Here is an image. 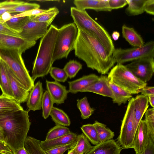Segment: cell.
<instances>
[{
	"label": "cell",
	"mask_w": 154,
	"mask_h": 154,
	"mask_svg": "<svg viewBox=\"0 0 154 154\" xmlns=\"http://www.w3.org/2000/svg\"><path fill=\"white\" fill-rule=\"evenodd\" d=\"M50 115L56 124L64 126L70 125L71 121L67 115L62 110L53 107Z\"/></svg>",
	"instance_id": "28"
},
{
	"label": "cell",
	"mask_w": 154,
	"mask_h": 154,
	"mask_svg": "<svg viewBox=\"0 0 154 154\" xmlns=\"http://www.w3.org/2000/svg\"><path fill=\"white\" fill-rule=\"evenodd\" d=\"M40 141L33 137H27L24 147L29 154H47L41 147Z\"/></svg>",
	"instance_id": "31"
},
{
	"label": "cell",
	"mask_w": 154,
	"mask_h": 154,
	"mask_svg": "<svg viewBox=\"0 0 154 154\" xmlns=\"http://www.w3.org/2000/svg\"><path fill=\"white\" fill-rule=\"evenodd\" d=\"M148 98L149 102L152 107H154V95H149L147 96Z\"/></svg>",
	"instance_id": "55"
},
{
	"label": "cell",
	"mask_w": 154,
	"mask_h": 154,
	"mask_svg": "<svg viewBox=\"0 0 154 154\" xmlns=\"http://www.w3.org/2000/svg\"><path fill=\"white\" fill-rule=\"evenodd\" d=\"M120 36L119 33L117 31H114L112 34V38L114 41L117 40Z\"/></svg>",
	"instance_id": "54"
},
{
	"label": "cell",
	"mask_w": 154,
	"mask_h": 154,
	"mask_svg": "<svg viewBox=\"0 0 154 154\" xmlns=\"http://www.w3.org/2000/svg\"><path fill=\"white\" fill-rule=\"evenodd\" d=\"M122 149L117 141L112 139L93 146L90 151L84 154H120Z\"/></svg>",
	"instance_id": "19"
},
{
	"label": "cell",
	"mask_w": 154,
	"mask_h": 154,
	"mask_svg": "<svg viewBox=\"0 0 154 154\" xmlns=\"http://www.w3.org/2000/svg\"><path fill=\"white\" fill-rule=\"evenodd\" d=\"M141 93V95L146 96L154 95V87L146 86L137 90V94Z\"/></svg>",
	"instance_id": "47"
},
{
	"label": "cell",
	"mask_w": 154,
	"mask_h": 154,
	"mask_svg": "<svg viewBox=\"0 0 154 154\" xmlns=\"http://www.w3.org/2000/svg\"><path fill=\"white\" fill-rule=\"evenodd\" d=\"M0 154H13L10 149L6 145L0 142Z\"/></svg>",
	"instance_id": "50"
},
{
	"label": "cell",
	"mask_w": 154,
	"mask_h": 154,
	"mask_svg": "<svg viewBox=\"0 0 154 154\" xmlns=\"http://www.w3.org/2000/svg\"><path fill=\"white\" fill-rule=\"evenodd\" d=\"M81 129L83 133L93 145L96 146L100 143L97 130L93 124H88L83 125Z\"/></svg>",
	"instance_id": "34"
},
{
	"label": "cell",
	"mask_w": 154,
	"mask_h": 154,
	"mask_svg": "<svg viewBox=\"0 0 154 154\" xmlns=\"http://www.w3.org/2000/svg\"><path fill=\"white\" fill-rule=\"evenodd\" d=\"M36 42H29L20 37L0 33V48L17 50L23 53L34 46Z\"/></svg>",
	"instance_id": "12"
},
{
	"label": "cell",
	"mask_w": 154,
	"mask_h": 154,
	"mask_svg": "<svg viewBox=\"0 0 154 154\" xmlns=\"http://www.w3.org/2000/svg\"><path fill=\"white\" fill-rule=\"evenodd\" d=\"M22 53L17 50L0 48L1 59L8 65L25 89L30 91L34 85V82L25 66Z\"/></svg>",
	"instance_id": "5"
},
{
	"label": "cell",
	"mask_w": 154,
	"mask_h": 154,
	"mask_svg": "<svg viewBox=\"0 0 154 154\" xmlns=\"http://www.w3.org/2000/svg\"><path fill=\"white\" fill-rule=\"evenodd\" d=\"M40 7V6L39 4L24 2L11 10L8 12L11 14L16 13H20L32 10L39 8Z\"/></svg>",
	"instance_id": "42"
},
{
	"label": "cell",
	"mask_w": 154,
	"mask_h": 154,
	"mask_svg": "<svg viewBox=\"0 0 154 154\" xmlns=\"http://www.w3.org/2000/svg\"><path fill=\"white\" fill-rule=\"evenodd\" d=\"M154 57L141 58L125 66L136 77L147 83L151 79L154 74Z\"/></svg>",
	"instance_id": "10"
},
{
	"label": "cell",
	"mask_w": 154,
	"mask_h": 154,
	"mask_svg": "<svg viewBox=\"0 0 154 154\" xmlns=\"http://www.w3.org/2000/svg\"><path fill=\"white\" fill-rule=\"evenodd\" d=\"M70 132L69 129L66 127L57 125L49 130L45 140L56 138L68 134Z\"/></svg>",
	"instance_id": "37"
},
{
	"label": "cell",
	"mask_w": 154,
	"mask_h": 154,
	"mask_svg": "<svg viewBox=\"0 0 154 154\" xmlns=\"http://www.w3.org/2000/svg\"><path fill=\"white\" fill-rule=\"evenodd\" d=\"M46 88L54 103L57 105L64 103L69 93L66 86L58 82L46 80Z\"/></svg>",
	"instance_id": "15"
},
{
	"label": "cell",
	"mask_w": 154,
	"mask_h": 154,
	"mask_svg": "<svg viewBox=\"0 0 154 154\" xmlns=\"http://www.w3.org/2000/svg\"><path fill=\"white\" fill-rule=\"evenodd\" d=\"M78 34V29L74 23L65 25L58 28L52 60L67 58L70 52L74 50Z\"/></svg>",
	"instance_id": "7"
},
{
	"label": "cell",
	"mask_w": 154,
	"mask_h": 154,
	"mask_svg": "<svg viewBox=\"0 0 154 154\" xmlns=\"http://www.w3.org/2000/svg\"><path fill=\"white\" fill-rule=\"evenodd\" d=\"M82 68V64L76 60H69L63 69L68 78L71 79L74 77Z\"/></svg>",
	"instance_id": "38"
},
{
	"label": "cell",
	"mask_w": 154,
	"mask_h": 154,
	"mask_svg": "<svg viewBox=\"0 0 154 154\" xmlns=\"http://www.w3.org/2000/svg\"><path fill=\"white\" fill-rule=\"evenodd\" d=\"M71 16L78 29L88 32L97 38L109 53L112 55L115 49L113 41L107 31L92 18L85 11L75 7L70 8Z\"/></svg>",
	"instance_id": "4"
},
{
	"label": "cell",
	"mask_w": 154,
	"mask_h": 154,
	"mask_svg": "<svg viewBox=\"0 0 154 154\" xmlns=\"http://www.w3.org/2000/svg\"><path fill=\"white\" fill-rule=\"evenodd\" d=\"M145 12L152 15H154V0H146L145 3Z\"/></svg>",
	"instance_id": "48"
},
{
	"label": "cell",
	"mask_w": 154,
	"mask_h": 154,
	"mask_svg": "<svg viewBox=\"0 0 154 154\" xmlns=\"http://www.w3.org/2000/svg\"><path fill=\"white\" fill-rule=\"evenodd\" d=\"M78 135L70 132L68 134L50 140L40 141L41 148L45 151L65 146L77 141Z\"/></svg>",
	"instance_id": "20"
},
{
	"label": "cell",
	"mask_w": 154,
	"mask_h": 154,
	"mask_svg": "<svg viewBox=\"0 0 154 154\" xmlns=\"http://www.w3.org/2000/svg\"><path fill=\"white\" fill-rule=\"evenodd\" d=\"M75 54L83 61L87 66L102 75L108 73L116 63L100 41L92 34L78 29L75 45Z\"/></svg>",
	"instance_id": "1"
},
{
	"label": "cell",
	"mask_w": 154,
	"mask_h": 154,
	"mask_svg": "<svg viewBox=\"0 0 154 154\" xmlns=\"http://www.w3.org/2000/svg\"><path fill=\"white\" fill-rule=\"evenodd\" d=\"M0 33L20 37L19 33L9 28L4 23L0 22Z\"/></svg>",
	"instance_id": "46"
},
{
	"label": "cell",
	"mask_w": 154,
	"mask_h": 154,
	"mask_svg": "<svg viewBox=\"0 0 154 154\" xmlns=\"http://www.w3.org/2000/svg\"><path fill=\"white\" fill-rule=\"evenodd\" d=\"M148 103V98L146 96L141 94L134 98V120L136 132L149 107Z\"/></svg>",
	"instance_id": "22"
},
{
	"label": "cell",
	"mask_w": 154,
	"mask_h": 154,
	"mask_svg": "<svg viewBox=\"0 0 154 154\" xmlns=\"http://www.w3.org/2000/svg\"><path fill=\"white\" fill-rule=\"evenodd\" d=\"M52 98L47 90L44 93L41 104L42 116L46 119L50 116L54 103Z\"/></svg>",
	"instance_id": "36"
},
{
	"label": "cell",
	"mask_w": 154,
	"mask_h": 154,
	"mask_svg": "<svg viewBox=\"0 0 154 154\" xmlns=\"http://www.w3.org/2000/svg\"><path fill=\"white\" fill-rule=\"evenodd\" d=\"M0 142L7 146L5 140L4 129L1 126H0Z\"/></svg>",
	"instance_id": "52"
},
{
	"label": "cell",
	"mask_w": 154,
	"mask_h": 154,
	"mask_svg": "<svg viewBox=\"0 0 154 154\" xmlns=\"http://www.w3.org/2000/svg\"><path fill=\"white\" fill-rule=\"evenodd\" d=\"M30 91L26 101L28 110L35 111L41 109L44 94L42 83L40 81H38Z\"/></svg>",
	"instance_id": "17"
},
{
	"label": "cell",
	"mask_w": 154,
	"mask_h": 154,
	"mask_svg": "<svg viewBox=\"0 0 154 154\" xmlns=\"http://www.w3.org/2000/svg\"><path fill=\"white\" fill-rule=\"evenodd\" d=\"M0 88L2 94L13 98L8 72L7 64L1 59L0 64Z\"/></svg>",
	"instance_id": "24"
},
{
	"label": "cell",
	"mask_w": 154,
	"mask_h": 154,
	"mask_svg": "<svg viewBox=\"0 0 154 154\" xmlns=\"http://www.w3.org/2000/svg\"><path fill=\"white\" fill-rule=\"evenodd\" d=\"M112 56L115 63L120 64L145 57H154V42L149 41L140 47L115 49Z\"/></svg>",
	"instance_id": "9"
},
{
	"label": "cell",
	"mask_w": 154,
	"mask_h": 154,
	"mask_svg": "<svg viewBox=\"0 0 154 154\" xmlns=\"http://www.w3.org/2000/svg\"><path fill=\"white\" fill-rule=\"evenodd\" d=\"M134 97L128 100L126 111L122 121L117 142L122 149L133 148L136 133L134 120Z\"/></svg>",
	"instance_id": "8"
},
{
	"label": "cell",
	"mask_w": 154,
	"mask_h": 154,
	"mask_svg": "<svg viewBox=\"0 0 154 154\" xmlns=\"http://www.w3.org/2000/svg\"><path fill=\"white\" fill-rule=\"evenodd\" d=\"M7 68L13 98L20 104L26 102L29 91L19 81L7 64Z\"/></svg>",
	"instance_id": "14"
},
{
	"label": "cell",
	"mask_w": 154,
	"mask_h": 154,
	"mask_svg": "<svg viewBox=\"0 0 154 154\" xmlns=\"http://www.w3.org/2000/svg\"><path fill=\"white\" fill-rule=\"evenodd\" d=\"M59 12L58 9L54 7L46 10L44 12L37 15L30 16V18L35 22L47 23L50 24Z\"/></svg>",
	"instance_id": "27"
},
{
	"label": "cell",
	"mask_w": 154,
	"mask_h": 154,
	"mask_svg": "<svg viewBox=\"0 0 154 154\" xmlns=\"http://www.w3.org/2000/svg\"><path fill=\"white\" fill-rule=\"evenodd\" d=\"M93 147L83 133L78 135L77 143L74 147L75 154H84L90 151Z\"/></svg>",
	"instance_id": "32"
},
{
	"label": "cell",
	"mask_w": 154,
	"mask_h": 154,
	"mask_svg": "<svg viewBox=\"0 0 154 154\" xmlns=\"http://www.w3.org/2000/svg\"><path fill=\"white\" fill-rule=\"evenodd\" d=\"M24 2V1L19 0H7L0 2V18L5 13L9 12Z\"/></svg>",
	"instance_id": "41"
},
{
	"label": "cell",
	"mask_w": 154,
	"mask_h": 154,
	"mask_svg": "<svg viewBox=\"0 0 154 154\" xmlns=\"http://www.w3.org/2000/svg\"><path fill=\"white\" fill-rule=\"evenodd\" d=\"M122 33L123 37L134 47H140L145 44L141 35L133 28L124 25L122 26Z\"/></svg>",
	"instance_id": "23"
},
{
	"label": "cell",
	"mask_w": 154,
	"mask_h": 154,
	"mask_svg": "<svg viewBox=\"0 0 154 154\" xmlns=\"http://www.w3.org/2000/svg\"><path fill=\"white\" fill-rule=\"evenodd\" d=\"M145 120L151 137L154 141V108L149 109L145 113Z\"/></svg>",
	"instance_id": "39"
},
{
	"label": "cell",
	"mask_w": 154,
	"mask_h": 154,
	"mask_svg": "<svg viewBox=\"0 0 154 154\" xmlns=\"http://www.w3.org/2000/svg\"><path fill=\"white\" fill-rule=\"evenodd\" d=\"M50 24L47 23H39L30 18L19 33L20 37L30 42H36L47 32Z\"/></svg>",
	"instance_id": "11"
},
{
	"label": "cell",
	"mask_w": 154,
	"mask_h": 154,
	"mask_svg": "<svg viewBox=\"0 0 154 154\" xmlns=\"http://www.w3.org/2000/svg\"><path fill=\"white\" fill-rule=\"evenodd\" d=\"M58 33V28L51 24L41 38L32 72L31 77L34 82L37 78L48 75L52 67L53 57Z\"/></svg>",
	"instance_id": "3"
},
{
	"label": "cell",
	"mask_w": 154,
	"mask_h": 154,
	"mask_svg": "<svg viewBox=\"0 0 154 154\" xmlns=\"http://www.w3.org/2000/svg\"><path fill=\"white\" fill-rule=\"evenodd\" d=\"M99 77L94 74H91L72 81L68 82L69 92L76 94L82 92L98 80Z\"/></svg>",
	"instance_id": "21"
},
{
	"label": "cell",
	"mask_w": 154,
	"mask_h": 154,
	"mask_svg": "<svg viewBox=\"0 0 154 154\" xmlns=\"http://www.w3.org/2000/svg\"><path fill=\"white\" fill-rule=\"evenodd\" d=\"M67 154H75L74 147L69 150L68 151Z\"/></svg>",
	"instance_id": "56"
},
{
	"label": "cell",
	"mask_w": 154,
	"mask_h": 154,
	"mask_svg": "<svg viewBox=\"0 0 154 154\" xmlns=\"http://www.w3.org/2000/svg\"><path fill=\"white\" fill-rule=\"evenodd\" d=\"M128 6L125 11L129 16H135L144 13V6L146 0H126Z\"/></svg>",
	"instance_id": "29"
},
{
	"label": "cell",
	"mask_w": 154,
	"mask_h": 154,
	"mask_svg": "<svg viewBox=\"0 0 154 154\" xmlns=\"http://www.w3.org/2000/svg\"><path fill=\"white\" fill-rule=\"evenodd\" d=\"M150 137L144 120H141L136 132L134 141L133 148L136 154H141L143 152L148 144Z\"/></svg>",
	"instance_id": "13"
},
{
	"label": "cell",
	"mask_w": 154,
	"mask_h": 154,
	"mask_svg": "<svg viewBox=\"0 0 154 154\" xmlns=\"http://www.w3.org/2000/svg\"><path fill=\"white\" fill-rule=\"evenodd\" d=\"M141 154H154V141L150 137L146 149Z\"/></svg>",
	"instance_id": "49"
},
{
	"label": "cell",
	"mask_w": 154,
	"mask_h": 154,
	"mask_svg": "<svg viewBox=\"0 0 154 154\" xmlns=\"http://www.w3.org/2000/svg\"><path fill=\"white\" fill-rule=\"evenodd\" d=\"M46 10L37 8L25 12L12 15V18L22 17H30L37 15L44 12Z\"/></svg>",
	"instance_id": "44"
},
{
	"label": "cell",
	"mask_w": 154,
	"mask_h": 154,
	"mask_svg": "<svg viewBox=\"0 0 154 154\" xmlns=\"http://www.w3.org/2000/svg\"><path fill=\"white\" fill-rule=\"evenodd\" d=\"M1 60V56H0V64Z\"/></svg>",
	"instance_id": "57"
},
{
	"label": "cell",
	"mask_w": 154,
	"mask_h": 154,
	"mask_svg": "<svg viewBox=\"0 0 154 154\" xmlns=\"http://www.w3.org/2000/svg\"><path fill=\"white\" fill-rule=\"evenodd\" d=\"M12 16L11 14L8 12L5 13L0 18V22L2 23H4L11 19Z\"/></svg>",
	"instance_id": "51"
},
{
	"label": "cell",
	"mask_w": 154,
	"mask_h": 154,
	"mask_svg": "<svg viewBox=\"0 0 154 154\" xmlns=\"http://www.w3.org/2000/svg\"><path fill=\"white\" fill-rule=\"evenodd\" d=\"M29 111L23 109L0 113V126L4 129L7 145L12 152L24 147L31 124L28 115Z\"/></svg>",
	"instance_id": "2"
},
{
	"label": "cell",
	"mask_w": 154,
	"mask_h": 154,
	"mask_svg": "<svg viewBox=\"0 0 154 154\" xmlns=\"http://www.w3.org/2000/svg\"><path fill=\"white\" fill-rule=\"evenodd\" d=\"M23 109L20 104L14 98L2 94L0 95V113L11 112Z\"/></svg>",
	"instance_id": "25"
},
{
	"label": "cell",
	"mask_w": 154,
	"mask_h": 154,
	"mask_svg": "<svg viewBox=\"0 0 154 154\" xmlns=\"http://www.w3.org/2000/svg\"><path fill=\"white\" fill-rule=\"evenodd\" d=\"M77 141L67 145L45 151L47 154H63L65 152L75 147Z\"/></svg>",
	"instance_id": "43"
},
{
	"label": "cell",
	"mask_w": 154,
	"mask_h": 154,
	"mask_svg": "<svg viewBox=\"0 0 154 154\" xmlns=\"http://www.w3.org/2000/svg\"><path fill=\"white\" fill-rule=\"evenodd\" d=\"M107 76L102 75L97 81L84 90L81 92H91L103 96L112 98L113 94Z\"/></svg>",
	"instance_id": "16"
},
{
	"label": "cell",
	"mask_w": 154,
	"mask_h": 154,
	"mask_svg": "<svg viewBox=\"0 0 154 154\" xmlns=\"http://www.w3.org/2000/svg\"><path fill=\"white\" fill-rule=\"evenodd\" d=\"M73 2L75 8L79 10L91 9L97 12L112 10L109 6V0H75Z\"/></svg>",
	"instance_id": "18"
},
{
	"label": "cell",
	"mask_w": 154,
	"mask_h": 154,
	"mask_svg": "<svg viewBox=\"0 0 154 154\" xmlns=\"http://www.w3.org/2000/svg\"><path fill=\"white\" fill-rule=\"evenodd\" d=\"M93 124L97 130L100 143L112 139L114 136V132L105 124L95 121Z\"/></svg>",
	"instance_id": "30"
},
{
	"label": "cell",
	"mask_w": 154,
	"mask_h": 154,
	"mask_svg": "<svg viewBox=\"0 0 154 154\" xmlns=\"http://www.w3.org/2000/svg\"><path fill=\"white\" fill-rule=\"evenodd\" d=\"M127 4L126 0H109V6L112 10L122 8Z\"/></svg>",
	"instance_id": "45"
},
{
	"label": "cell",
	"mask_w": 154,
	"mask_h": 154,
	"mask_svg": "<svg viewBox=\"0 0 154 154\" xmlns=\"http://www.w3.org/2000/svg\"><path fill=\"white\" fill-rule=\"evenodd\" d=\"M29 19V17L12 18L5 23L9 28L19 33Z\"/></svg>",
	"instance_id": "35"
},
{
	"label": "cell",
	"mask_w": 154,
	"mask_h": 154,
	"mask_svg": "<svg viewBox=\"0 0 154 154\" xmlns=\"http://www.w3.org/2000/svg\"><path fill=\"white\" fill-rule=\"evenodd\" d=\"M51 76L57 82H64L66 81L68 76L63 69L52 67L49 71Z\"/></svg>",
	"instance_id": "40"
},
{
	"label": "cell",
	"mask_w": 154,
	"mask_h": 154,
	"mask_svg": "<svg viewBox=\"0 0 154 154\" xmlns=\"http://www.w3.org/2000/svg\"><path fill=\"white\" fill-rule=\"evenodd\" d=\"M107 77L112 82L131 94H137V90L147 85L123 64H117L113 67Z\"/></svg>",
	"instance_id": "6"
},
{
	"label": "cell",
	"mask_w": 154,
	"mask_h": 154,
	"mask_svg": "<svg viewBox=\"0 0 154 154\" xmlns=\"http://www.w3.org/2000/svg\"><path fill=\"white\" fill-rule=\"evenodd\" d=\"M77 108L81 112V118L83 119H88L94 113L95 109L90 106L87 98L85 97L77 100Z\"/></svg>",
	"instance_id": "33"
},
{
	"label": "cell",
	"mask_w": 154,
	"mask_h": 154,
	"mask_svg": "<svg viewBox=\"0 0 154 154\" xmlns=\"http://www.w3.org/2000/svg\"><path fill=\"white\" fill-rule=\"evenodd\" d=\"M13 153V154H29L24 147L17 149Z\"/></svg>",
	"instance_id": "53"
},
{
	"label": "cell",
	"mask_w": 154,
	"mask_h": 154,
	"mask_svg": "<svg viewBox=\"0 0 154 154\" xmlns=\"http://www.w3.org/2000/svg\"><path fill=\"white\" fill-rule=\"evenodd\" d=\"M109 84L113 94L112 99L113 103L120 106L122 104L126 103L128 100L132 97V94L116 86L110 81Z\"/></svg>",
	"instance_id": "26"
}]
</instances>
